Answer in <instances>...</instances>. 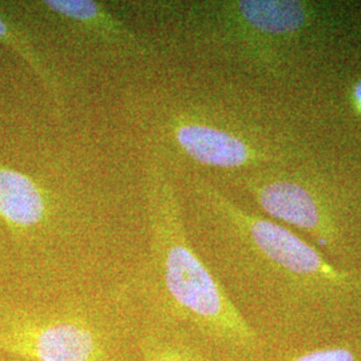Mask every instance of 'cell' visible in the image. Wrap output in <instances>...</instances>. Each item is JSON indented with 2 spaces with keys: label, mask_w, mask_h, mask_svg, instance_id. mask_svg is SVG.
I'll return each mask as SVG.
<instances>
[{
  "label": "cell",
  "mask_w": 361,
  "mask_h": 361,
  "mask_svg": "<svg viewBox=\"0 0 361 361\" xmlns=\"http://www.w3.org/2000/svg\"><path fill=\"white\" fill-rule=\"evenodd\" d=\"M178 178L189 235L202 240L240 289L295 314L360 308L361 271L337 267L289 228L244 209L205 177Z\"/></svg>",
  "instance_id": "cell-1"
},
{
  "label": "cell",
  "mask_w": 361,
  "mask_h": 361,
  "mask_svg": "<svg viewBox=\"0 0 361 361\" xmlns=\"http://www.w3.org/2000/svg\"><path fill=\"white\" fill-rule=\"evenodd\" d=\"M123 113L147 152V162L168 170L173 178L202 170L234 177L300 158L296 146L256 104L234 90L173 73L130 87Z\"/></svg>",
  "instance_id": "cell-2"
},
{
  "label": "cell",
  "mask_w": 361,
  "mask_h": 361,
  "mask_svg": "<svg viewBox=\"0 0 361 361\" xmlns=\"http://www.w3.org/2000/svg\"><path fill=\"white\" fill-rule=\"evenodd\" d=\"M165 49L202 54L276 74L286 58L329 26V8L301 0L147 1L135 6Z\"/></svg>",
  "instance_id": "cell-3"
},
{
  "label": "cell",
  "mask_w": 361,
  "mask_h": 361,
  "mask_svg": "<svg viewBox=\"0 0 361 361\" xmlns=\"http://www.w3.org/2000/svg\"><path fill=\"white\" fill-rule=\"evenodd\" d=\"M149 256L145 288L158 323L185 324L216 344L250 353L258 338L189 237L177 180L147 162Z\"/></svg>",
  "instance_id": "cell-4"
},
{
  "label": "cell",
  "mask_w": 361,
  "mask_h": 361,
  "mask_svg": "<svg viewBox=\"0 0 361 361\" xmlns=\"http://www.w3.org/2000/svg\"><path fill=\"white\" fill-rule=\"evenodd\" d=\"M296 162L259 169L232 177L265 217L310 234L334 257L349 246L350 198L335 180Z\"/></svg>",
  "instance_id": "cell-5"
},
{
  "label": "cell",
  "mask_w": 361,
  "mask_h": 361,
  "mask_svg": "<svg viewBox=\"0 0 361 361\" xmlns=\"http://www.w3.org/2000/svg\"><path fill=\"white\" fill-rule=\"evenodd\" d=\"M25 8L31 22L49 30L63 49L134 62L164 54L149 32L123 15L122 7L94 0H38Z\"/></svg>",
  "instance_id": "cell-6"
},
{
  "label": "cell",
  "mask_w": 361,
  "mask_h": 361,
  "mask_svg": "<svg viewBox=\"0 0 361 361\" xmlns=\"http://www.w3.org/2000/svg\"><path fill=\"white\" fill-rule=\"evenodd\" d=\"M109 340L90 313L16 310L0 316V350L35 361H104Z\"/></svg>",
  "instance_id": "cell-7"
},
{
  "label": "cell",
  "mask_w": 361,
  "mask_h": 361,
  "mask_svg": "<svg viewBox=\"0 0 361 361\" xmlns=\"http://www.w3.org/2000/svg\"><path fill=\"white\" fill-rule=\"evenodd\" d=\"M70 213V198L59 189L0 164V221L18 244L65 229Z\"/></svg>",
  "instance_id": "cell-8"
},
{
  "label": "cell",
  "mask_w": 361,
  "mask_h": 361,
  "mask_svg": "<svg viewBox=\"0 0 361 361\" xmlns=\"http://www.w3.org/2000/svg\"><path fill=\"white\" fill-rule=\"evenodd\" d=\"M0 43L13 50L20 59L25 61L34 74L39 78L43 87L51 97L54 104L58 109L63 107L65 86L59 75V71L55 70L50 59L40 51L32 38L31 32L16 22L13 16H7L0 11Z\"/></svg>",
  "instance_id": "cell-9"
},
{
  "label": "cell",
  "mask_w": 361,
  "mask_h": 361,
  "mask_svg": "<svg viewBox=\"0 0 361 361\" xmlns=\"http://www.w3.org/2000/svg\"><path fill=\"white\" fill-rule=\"evenodd\" d=\"M140 347L143 361H207L168 324L158 323L146 331Z\"/></svg>",
  "instance_id": "cell-10"
},
{
  "label": "cell",
  "mask_w": 361,
  "mask_h": 361,
  "mask_svg": "<svg viewBox=\"0 0 361 361\" xmlns=\"http://www.w3.org/2000/svg\"><path fill=\"white\" fill-rule=\"evenodd\" d=\"M290 361H359V359L350 347L335 345L312 349L301 355H297Z\"/></svg>",
  "instance_id": "cell-11"
},
{
  "label": "cell",
  "mask_w": 361,
  "mask_h": 361,
  "mask_svg": "<svg viewBox=\"0 0 361 361\" xmlns=\"http://www.w3.org/2000/svg\"><path fill=\"white\" fill-rule=\"evenodd\" d=\"M350 101H352L353 109L356 110V113L361 116V79L360 80H357V82L353 85V87H352V91H350Z\"/></svg>",
  "instance_id": "cell-12"
}]
</instances>
